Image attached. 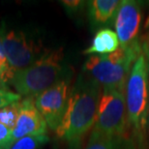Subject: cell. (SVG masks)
<instances>
[{
	"mask_svg": "<svg viewBox=\"0 0 149 149\" xmlns=\"http://www.w3.org/2000/svg\"><path fill=\"white\" fill-rule=\"evenodd\" d=\"M143 52L144 53L146 54V62H147V65H148V71H149V40L146 44H145V46L143 47Z\"/></svg>",
	"mask_w": 149,
	"mask_h": 149,
	"instance_id": "cell-19",
	"label": "cell"
},
{
	"mask_svg": "<svg viewBox=\"0 0 149 149\" xmlns=\"http://www.w3.org/2000/svg\"><path fill=\"white\" fill-rule=\"evenodd\" d=\"M132 67L133 65L113 63L106 55H91L83 64L82 71L102 88H111L125 93Z\"/></svg>",
	"mask_w": 149,
	"mask_h": 149,
	"instance_id": "cell-6",
	"label": "cell"
},
{
	"mask_svg": "<svg viewBox=\"0 0 149 149\" xmlns=\"http://www.w3.org/2000/svg\"><path fill=\"white\" fill-rule=\"evenodd\" d=\"M128 122L125 93L102 88L97 116L92 132L106 136H121Z\"/></svg>",
	"mask_w": 149,
	"mask_h": 149,
	"instance_id": "cell-5",
	"label": "cell"
},
{
	"mask_svg": "<svg viewBox=\"0 0 149 149\" xmlns=\"http://www.w3.org/2000/svg\"><path fill=\"white\" fill-rule=\"evenodd\" d=\"M70 92V79L65 77L34 99L35 106L50 130L58 129L66 112Z\"/></svg>",
	"mask_w": 149,
	"mask_h": 149,
	"instance_id": "cell-7",
	"label": "cell"
},
{
	"mask_svg": "<svg viewBox=\"0 0 149 149\" xmlns=\"http://www.w3.org/2000/svg\"><path fill=\"white\" fill-rule=\"evenodd\" d=\"M60 3L69 15L79 13L83 7L87 5V2L81 1V0H63V1H60Z\"/></svg>",
	"mask_w": 149,
	"mask_h": 149,
	"instance_id": "cell-17",
	"label": "cell"
},
{
	"mask_svg": "<svg viewBox=\"0 0 149 149\" xmlns=\"http://www.w3.org/2000/svg\"><path fill=\"white\" fill-rule=\"evenodd\" d=\"M49 141L47 135L28 136L15 141L11 149H40Z\"/></svg>",
	"mask_w": 149,
	"mask_h": 149,
	"instance_id": "cell-14",
	"label": "cell"
},
{
	"mask_svg": "<svg viewBox=\"0 0 149 149\" xmlns=\"http://www.w3.org/2000/svg\"><path fill=\"white\" fill-rule=\"evenodd\" d=\"M149 71L143 52L133 65L126 87L128 122L139 141L144 136L149 118Z\"/></svg>",
	"mask_w": 149,
	"mask_h": 149,
	"instance_id": "cell-3",
	"label": "cell"
},
{
	"mask_svg": "<svg viewBox=\"0 0 149 149\" xmlns=\"http://www.w3.org/2000/svg\"><path fill=\"white\" fill-rule=\"evenodd\" d=\"M20 108H22V100L0 109V123L7 127L9 130L13 131L17 122Z\"/></svg>",
	"mask_w": 149,
	"mask_h": 149,
	"instance_id": "cell-13",
	"label": "cell"
},
{
	"mask_svg": "<svg viewBox=\"0 0 149 149\" xmlns=\"http://www.w3.org/2000/svg\"><path fill=\"white\" fill-rule=\"evenodd\" d=\"M120 47L115 31L111 28H103L97 31L87 49L83 50V54L107 55L115 52Z\"/></svg>",
	"mask_w": 149,
	"mask_h": 149,
	"instance_id": "cell-11",
	"label": "cell"
},
{
	"mask_svg": "<svg viewBox=\"0 0 149 149\" xmlns=\"http://www.w3.org/2000/svg\"><path fill=\"white\" fill-rule=\"evenodd\" d=\"M64 77V52L58 47L47 49L31 66L15 73L8 83L20 96L36 98Z\"/></svg>",
	"mask_w": 149,
	"mask_h": 149,
	"instance_id": "cell-2",
	"label": "cell"
},
{
	"mask_svg": "<svg viewBox=\"0 0 149 149\" xmlns=\"http://www.w3.org/2000/svg\"><path fill=\"white\" fill-rule=\"evenodd\" d=\"M121 0H91L87 2V16L93 30H101L114 22Z\"/></svg>",
	"mask_w": 149,
	"mask_h": 149,
	"instance_id": "cell-10",
	"label": "cell"
},
{
	"mask_svg": "<svg viewBox=\"0 0 149 149\" xmlns=\"http://www.w3.org/2000/svg\"><path fill=\"white\" fill-rule=\"evenodd\" d=\"M101 92L99 83L84 74H80L71 89L66 112L55 131L57 138L76 143L94 127Z\"/></svg>",
	"mask_w": 149,
	"mask_h": 149,
	"instance_id": "cell-1",
	"label": "cell"
},
{
	"mask_svg": "<svg viewBox=\"0 0 149 149\" xmlns=\"http://www.w3.org/2000/svg\"><path fill=\"white\" fill-rule=\"evenodd\" d=\"M35 98L22 100V108L15 129L12 131L14 141L28 136L47 135V125L35 106Z\"/></svg>",
	"mask_w": 149,
	"mask_h": 149,
	"instance_id": "cell-9",
	"label": "cell"
},
{
	"mask_svg": "<svg viewBox=\"0 0 149 149\" xmlns=\"http://www.w3.org/2000/svg\"><path fill=\"white\" fill-rule=\"evenodd\" d=\"M2 43L7 66L0 76V83H7L15 73L35 63L45 52L43 43L23 31L6 29L2 25Z\"/></svg>",
	"mask_w": 149,
	"mask_h": 149,
	"instance_id": "cell-4",
	"label": "cell"
},
{
	"mask_svg": "<svg viewBox=\"0 0 149 149\" xmlns=\"http://www.w3.org/2000/svg\"><path fill=\"white\" fill-rule=\"evenodd\" d=\"M0 57L6 58L5 53H4V49H3V43H2V27L0 28Z\"/></svg>",
	"mask_w": 149,
	"mask_h": 149,
	"instance_id": "cell-18",
	"label": "cell"
},
{
	"mask_svg": "<svg viewBox=\"0 0 149 149\" xmlns=\"http://www.w3.org/2000/svg\"><path fill=\"white\" fill-rule=\"evenodd\" d=\"M147 125H148V133H149V118H148V124Z\"/></svg>",
	"mask_w": 149,
	"mask_h": 149,
	"instance_id": "cell-20",
	"label": "cell"
},
{
	"mask_svg": "<svg viewBox=\"0 0 149 149\" xmlns=\"http://www.w3.org/2000/svg\"><path fill=\"white\" fill-rule=\"evenodd\" d=\"M142 20L141 2L136 0H121L113 25L120 47L130 46L138 41Z\"/></svg>",
	"mask_w": 149,
	"mask_h": 149,
	"instance_id": "cell-8",
	"label": "cell"
},
{
	"mask_svg": "<svg viewBox=\"0 0 149 149\" xmlns=\"http://www.w3.org/2000/svg\"><path fill=\"white\" fill-rule=\"evenodd\" d=\"M22 100V96L5 88H0V109Z\"/></svg>",
	"mask_w": 149,
	"mask_h": 149,
	"instance_id": "cell-15",
	"label": "cell"
},
{
	"mask_svg": "<svg viewBox=\"0 0 149 149\" xmlns=\"http://www.w3.org/2000/svg\"><path fill=\"white\" fill-rule=\"evenodd\" d=\"M14 143L12 131L0 123V149H11Z\"/></svg>",
	"mask_w": 149,
	"mask_h": 149,
	"instance_id": "cell-16",
	"label": "cell"
},
{
	"mask_svg": "<svg viewBox=\"0 0 149 149\" xmlns=\"http://www.w3.org/2000/svg\"><path fill=\"white\" fill-rule=\"evenodd\" d=\"M83 149H133L132 143L121 136H106L91 132Z\"/></svg>",
	"mask_w": 149,
	"mask_h": 149,
	"instance_id": "cell-12",
	"label": "cell"
}]
</instances>
